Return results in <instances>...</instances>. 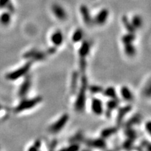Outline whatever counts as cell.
I'll return each mask as SVG.
<instances>
[{
	"mask_svg": "<svg viewBox=\"0 0 151 151\" xmlns=\"http://www.w3.org/2000/svg\"><path fill=\"white\" fill-rule=\"evenodd\" d=\"M84 143L90 148L100 149V150H105L107 148L106 141L104 139L100 137L95 139H86Z\"/></svg>",
	"mask_w": 151,
	"mask_h": 151,
	"instance_id": "cell-8",
	"label": "cell"
},
{
	"mask_svg": "<svg viewBox=\"0 0 151 151\" xmlns=\"http://www.w3.org/2000/svg\"><path fill=\"white\" fill-rule=\"evenodd\" d=\"M57 48H57V47H55V46H54L49 47V48L46 50V55H51L55 54L57 52Z\"/></svg>",
	"mask_w": 151,
	"mask_h": 151,
	"instance_id": "cell-36",
	"label": "cell"
},
{
	"mask_svg": "<svg viewBox=\"0 0 151 151\" xmlns=\"http://www.w3.org/2000/svg\"><path fill=\"white\" fill-rule=\"evenodd\" d=\"M50 40L52 46H55L57 48L61 46L63 44L64 41H65V37H64L63 32L60 29L55 30L50 35Z\"/></svg>",
	"mask_w": 151,
	"mask_h": 151,
	"instance_id": "cell-14",
	"label": "cell"
},
{
	"mask_svg": "<svg viewBox=\"0 0 151 151\" xmlns=\"http://www.w3.org/2000/svg\"><path fill=\"white\" fill-rule=\"evenodd\" d=\"M81 73L79 71H72L70 79V92L72 95H76L77 90H78L79 83H80Z\"/></svg>",
	"mask_w": 151,
	"mask_h": 151,
	"instance_id": "cell-13",
	"label": "cell"
},
{
	"mask_svg": "<svg viewBox=\"0 0 151 151\" xmlns=\"http://www.w3.org/2000/svg\"><path fill=\"white\" fill-rule=\"evenodd\" d=\"M88 80L86 73L81 74L80 83L77 90L76 97L73 104V108L76 112L83 113L86 109L87 102V92H88Z\"/></svg>",
	"mask_w": 151,
	"mask_h": 151,
	"instance_id": "cell-1",
	"label": "cell"
},
{
	"mask_svg": "<svg viewBox=\"0 0 151 151\" xmlns=\"http://www.w3.org/2000/svg\"><path fill=\"white\" fill-rule=\"evenodd\" d=\"M1 108H2V106H1V104H0V111H1Z\"/></svg>",
	"mask_w": 151,
	"mask_h": 151,
	"instance_id": "cell-41",
	"label": "cell"
},
{
	"mask_svg": "<svg viewBox=\"0 0 151 151\" xmlns=\"http://www.w3.org/2000/svg\"><path fill=\"white\" fill-rule=\"evenodd\" d=\"M104 88L99 85H89L88 84V91H89L92 94H97L102 93Z\"/></svg>",
	"mask_w": 151,
	"mask_h": 151,
	"instance_id": "cell-29",
	"label": "cell"
},
{
	"mask_svg": "<svg viewBox=\"0 0 151 151\" xmlns=\"http://www.w3.org/2000/svg\"><path fill=\"white\" fill-rule=\"evenodd\" d=\"M142 122V116L139 113H135L133 116H132L130 118L123 122L122 125L124 127H134L135 126L139 125Z\"/></svg>",
	"mask_w": 151,
	"mask_h": 151,
	"instance_id": "cell-16",
	"label": "cell"
},
{
	"mask_svg": "<svg viewBox=\"0 0 151 151\" xmlns=\"http://www.w3.org/2000/svg\"><path fill=\"white\" fill-rule=\"evenodd\" d=\"M134 141H135L132 140V139L126 138V140L124 141L122 144V148L126 150H132V149H134L135 148Z\"/></svg>",
	"mask_w": 151,
	"mask_h": 151,
	"instance_id": "cell-30",
	"label": "cell"
},
{
	"mask_svg": "<svg viewBox=\"0 0 151 151\" xmlns=\"http://www.w3.org/2000/svg\"><path fill=\"white\" fill-rule=\"evenodd\" d=\"M130 21H131L132 26H133L135 30L141 29L143 24V20L142 17L138 14H136L134 16H132Z\"/></svg>",
	"mask_w": 151,
	"mask_h": 151,
	"instance_id": "cell-24",
	"label": "cell"
},
{
	"mask_svg": "<svg viewBox=\"0 0 151 151\" xmlns=\"http://www.w3.org/2000/svg\"><path fill=\"white\" fill-rule=\"evenodd\" d=\"M120 99L118 98L109 99L108 101L106 102L104 104V114L105 115L107 118H111L113 111L117 110V109L120 106Z\"/></svg>",
	"mask_w": 151,
	"mask_h": 151,
	"instance_id": "cell-10",
	"label": "cell"
},
{
	"mask_svg": "<svg viewBox=\"0 0 151 151\" xmlns=\"http://www.w3.org/2000/svg\"><path fill=\"white\" fill-rule=\"evenodd\" d=\"M24 59L31 62H41L46 60L47 55L46 52L41 51L37 48H32L27 50L23 54Z\"/></svg>",
	"mask_w": 151,
	"mask_h": 151,
	"instance_id": "cell-5",
	"label": "cell"
},
{
	"mask_svg": "<svg viewBox=\"0 0 151 151\" xmlns=\"http://www.w3.org/2000/svg\"><path fill=\"white\" fill-rule=\"evenodd\" d=\"M119 127L118 126H112V127H108L104 128V129L100 132V137L103 138L105 140L109 139L113 136L116 134L117 132H118Z\"/></svg>",
	"mask_w": 151,
	"mask_h": 151,
	"instance_id": "cell-19",
	"label": "cell"
},
{
	"mask_svg": "<svg viewBox=\"0 0 151 151\" xmlns=\"http://www.w3.org/2000/svg\"><path fill=\"white\" fill-rule=\"evenodd\" d=\"M124 134L126 138L136 141L139 137V133L134 127H124Z\"/></svg>",
	"mask_w": 151,
	"mask_h": 151,
	"instance_id": "cell-22",
	"label": "cell"
},
{
	"mask_svg": "<svg viewBox=\"0 0 151 151\" xmlns=\"http://www.w3.org/2000/svg\"><path fill=\"white\" fill-rule=\"evenodd\" d=\"M145 130L149 136L151 135V122L150 120L147 121L145 124Z\"/></svg>",
	"mask_w": 151,
	"mask_h": 151,
	"instance_id": "cell-38",
	"label": "cell"
},
{
	"mask_svg": "<svg viewBox=\"0 0 151 151\" xmlns=\"http://www.w3.org/2000/svg\"><path fill=\"white\" fill-rule=\"evenodd\" d=\"M120 94L122 99L128 103L132 102L134 99V96L133 92H132L129 87L127 86H123L120 88Z\"/></svg>",
	"mask_w": 151,
	"mask_h": 151,
	"instance_id": "cell-18",
	"label": "cell"
},
{
	"mask_svg": "<svg viewBox=\"0 0 151 151\" xmlns=\"http://www.w3.org/2000/svg\"><path fill=\"white\" fill-rule=\"evenodd\" d=\"M87 69V60L86 58H79V72L81 74L86 73Z\"/></svg>",
	"mask_w": 151,
	"mask_h": 151,
	"instance_id": "cell-31",
	"label": "cell"
},
{
	"mask_svg": "<svg viewBox=\"0 0 151 151\" xmlns=\"http://www.w3.org/2000/svg\"><path fill=\"white\" fill-rule=\"evenodd\" d=\"M109 16V11L107 9H101L93 18V23L99 26H102L106 23Z\"/></svg>",
	"mask_w": 151,
	"mask_h": 151,
	"instance_id": "cell-11",
	"label": "cell"
},
{
	"mask_svg": "<svg viewBox=\"0 0 151 151\" xmlns=\"http://www.w3.org/2000/svg\"><path fill=\"white\" fill-rule=\"evenodd\" d=\"M10 1L11 0H0V9H5Z\"/></svg>",
	"mask_w": 151,
	"mask_h": 151,
	"instance_id": "cell-40",
	"label": "cell"
},
{
	"mask_svg": "<svg viewBox=\"0 0 151 151\" xmlns=\"http://www.w3.org/2000/svg\"><path fill=\"white\" fill-rule=\"evenodd\" d=\"M41 146H42V141L41 139H37L27 150L29 151H37L40 150Z\"/></svg>",
	"mask_w": 151,
	"mask_h": 151,
	"instance_id": "cell-32",
	"label": "cell"
},
{
	"mask_svg": "<svg viewBox=\"0 0 151 151\" xmlns=\"http://www.w3.org/2000/svg\"><path fill=\"white\" fill-rule=\"evenodd\" d=\"M57 146H58V140L57 139H53L49 143V150H54V149H55Z\"/></svg>",
	"mask_w": 151,
	"mask_h": 151,
	"instance_id": "cell-37",
	"label": "cell"
},
{
	"mask_svg": "<svg viewBox=\"0 0 151 151\" xmlns=\"http://www.w3.org/2000/svg\"><path fill=\"white\" fill-rule=\"evenodd\" d=\"M32 65V62L27 60V62L21 67L7 73L5 76L6 79L9 81H16L21 78H24L25 76H27L29 73Z\"/></svg>",
	"mask_w": 151,
	"mask_h": 151,
	"instance_id": "cell-3",
	"label": "cell"
},
{
	"mask_svg": "<svg viewBox=\"0 0 151 151\" xmlns=\"http://www.w3.org/2000/svg\"><path fill=\"white\" fill-rule=\"evenodd\" d=\"M32 86V78L31 76L29 75V73H28L27 76L24 77L22 83L20 84V87H19L18 92L19 97H25L30 91Z\"/></svg>",
	"mask_w": 151,
	"mask_h": 151,
	"instance_id": "cell-7",
	"label": "cell"
},
{
	"mask_svg": "<svg viewBox=\"0 0 151 151\" xmlns=\"http://www.w3.org/2000/svg\"><path fill=\"white\" fill-rule=\"evenodd\" d=\"M117 110H118V112H117L116 118V123L117 126L120 127L123 124L125 117L132 111V106L129 103L128 104L122 106H119Z\"/></svg>",
	"mask_w": 151,
	"mask_h": 151,
	"instance_id": "cell-6",
	"label": "cell"
},
{
	"mask_svg": "<svg viewBox=\"0 0 151 151\" xmlns=\"http://www.w3.org/2000/svg\"><path fill=\"white\" fill-rule=\"evenodd\" d=\"M6 8L7 9V11H9V13H11V14H14V11H15V8H14V6L13 4V3L10 1L8 4H7L6 6Z\"/></svg>",
	"mask_w": 151,
	"mask_h": 151,
	"instance_id": "cell-39",
	"label": "cell"
},
{
	"mask_svg": "<svg viewBox=\"0 0 151 151\" xmlns=\"http://www.w3.org/2000/svg\"><path fill=\"white\" fill-rule=\"evenodd\" d=\"M80 14L83 20L84 23L86 25H91L93 24V18H92L90 11L88 9V7L86 5H81L80 6Z\"/></svg>",
	"mask_w": 151,
	"mask_h": 151,
	"instance_id": "cell-15",
	"label": "cell"
},
{
	"mask_svg": "<svg viewBox=\"0 0 151 151\" xmlns=\"http://www.w3.org/2000/svg\"><path fill=\"white\" fill-rule=\"evenodd\" d=\"M91 50V43L88 40H83L81 41L80 47L78 48L79 58H87L90 54Z\"/></svg>",
	"mask_w": 151,
	"mask_h": 151,
	"instance_id": "cell-17",
	"label": "cell"
},
{
	"mask_svg": "<svg viewBox=\"0 0 151 151\" xmlns=\"http://www.w3.org/2000/svg\"><path fill=\"white\" fill-rule=\"evenodd\" d=\"M140 148L142 149V150H144V149H146V150L150 151L151 150V145H150V143L148 141L146 140V139H143L142 141H141L140 143Z\"/></svg>",
	"mask_w": 151,
	"mask_h": 151,
	"instance_id": "cell-34",
	"label": "cell"
},
{
	"mask_svg": "<svg viewBox=\"0 0 151 151\" xmlns=\"http://www.w3.org/2000/svg\"><path fill=\"white\" fill-rule=\"evenodd\" d=\"M102 94L105 97H107L108 99L118 98L116 88L113 86H109L106 88H104Z\"/></svg>",
	"mask_w": 151,
	"mask_h": 151,
	"instance_id": "cell-21",
	"label": "cell"
},
{
	"mask_svg": "<svg viewBox=\"0 0 151 151\" xmlns=\"http://www.w3.org/2000/svg\"><path fill=\"white\" fill-rule=\"evenodd\" d=\"M21 99V101L15 106L14 113H20L25 111L31 110L35 108L43 101V97L41 96H37L32 98H26L25 97Z\"/></svg>",
	"mask_w": 151,
	"mask_h": 151,
	"instance_id": "cell-2",
	"label": "cell"
},
{
	"mask_svg": "<svg viewBox=\"0 0 151 151\" xmlns=\"http://www.w3.org/2000/svg\"><path fill=\"white\" fill-rule=\"evenodd\" d=\"M85 139H86V137H84V134H83V132H78L69 138V143H77L81 144V143H84Z\"/></svg>",
	"mask_w": 151,
	"mask_h": 151,
	"instance_id": "cell-25",
	"label": "cell"
},
{
	"mask_svg": "<svg viewBox=\"0 0 151 151\" xmlns=\"http://www.w3.org/2000/svg\"><path fill=\"white\" fill-rule=\"evenodd\" d=\"M136 40V35L134 32H127L125 35H122L121 37L122 43L124 44H128V43H132Z\"/></svg>",
	"mask_w": 151,
	"mask_h": 151,
	"instance_id": "cell-28",
	"label": "cell"
},
{
	"mask_svg": "<svg viewBox=\"0 0 151 151\" xmlns=\"http://www.w3.org/2000/svg\"><path fill=\"white\" fill-rule=\"evenodd\" d=\"M121 20H122V24H123L124 27L125 28L126 31H127V32L135 33L136 30L134 28L133 26H132L131 21H130V20L128 18V17L127 16H122Z\"/></svg>",
	"mask_w": 151,
	"mask_h": 151,
	"instance_id": "cell-27",
	"label": "cell"
},
{
	"mask_svg": "<svg viewBox=\"0 0 151 151\" xmlns=\"http://www.w3.org/2000/svg\"><path fill=\"white\" fill-rule=\"evenodd\" d=\"M69 120V116L67 113H64L58 120L50 124L48 127V132L50 133L56 134L62 131L67 125Z\"/></svg>",
	"mask_w": 151,
	"mask_h": 151,
	"instance_id": "cell-4",
	"label": "cell"
},
{
	"mask_svg": "<svg viewBox=\"0 0 151 151\" xmlns=\"http://www.w3.org/2000/svg\"><path fill=\"white\" fill-rule=\"evenodd\" d=\"M84 39V32L81 28L78 27L74 30L71 35V41L74 43H81Z\"/></svg>",
	"mask_w": 151,
	"mask_h": 151,
	"instance_id": "cell-20",
	"label": "cell"
},
{
	"mask_svg": "<svg viewBox=\"0 0 151 151\" xmlns=\"http://www.w3.org/2000/svg\"><path fill=\"white\" fill-rule=\"evenodd\" d=\"M143 95L146 96L147 97H150V94H151V83H150V81L149 80L148 83L146 85L145 88H143Z\"/></svg>",
	"mask_w": 151,
	"mask_h": 151,
	"instance_id": "cell-33",
	"label": "cell"
},
{
	"mask_svg": "<svg viewBox=\"0 0 151 151\" xmlns=\"http://www.w3.org/2000/svg\"><path fill=\"white\" fill-rule=\"evenodd\" d=\"M64 149L69 150H73V151L79 150L81 149V144L80 143H69V146Z\"/></svg>",
	"mask_w": 151,
	"mask_h": 151,
	"instance_id": "cell-35",
	"label": "cell"
},
{
	"mask_svg": "<svg viewBox=\"0 0 151 151\" xmlns=\"http://www.w3.org/2000/svg\"><path fill=\"white\" fill-rule=\"evenodd\" d=\"M124 52L129 58H133L137 54V48L134 43H128L124 45Z\"/></svg>",
	"mask_w": 151,
	"mask_h": 151,
	"instance_id": "cell-23",
	"label": "cell"
},
{
	"mask_svg": "<svg viewBox=\"0 0 151 151\" xmlns=\"http://www.w3.org/2000/svg\"><path fill=\"white\" fill-rule=\"evenodd\" d=\"M51 11L52 14L58 20L60 21H64V20H67V11L64 9V7L59 4H53L51 6Z\"/></svg>",
	"mask_w": 151,
	"mask_h": 151,
	"instance_id": "cell-12",
	"label": "cell"
},
{
	"mask_svg": "<svg viewBox=\"0 0 151 151\" xmlns=\"http://www.w3.org/2000/svg\"><path fill=\"white\" fill-rule=\"evenodd\" d=\"M11 22V14L9 11H5L0 15V24L2 26H8Z\"/></svg>",
	"mask_w": 151,
	"mask_h": 151,
	"instance_id": "cell-26",
	"label": "cell"
},
{
	"mask_svg": "<svg viewBox=\"0 0 151 151\" xmlns=\"http://www.w3.org/2000/svg\"><path fill=\"white\" fill-rule=\"evenodd\" d=\"M90 109L92 113L97 116H102L104 112V104L102 100L98 97H93L91 99Z\"/></svg>",
	"mask_w": 151,
	"mask_h": 151,
	"instance_id": "cell-9",
	"label": "cell"
}]
</instances>
